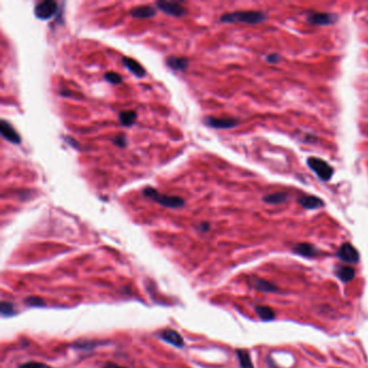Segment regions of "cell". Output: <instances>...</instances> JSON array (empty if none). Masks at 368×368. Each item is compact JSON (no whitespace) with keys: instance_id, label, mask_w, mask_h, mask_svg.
Listing matches in <instances>:
<instances>
[{"instance_id":"cell-1","label":"cell","mask_w":368,"mask_h":368,"mask_svg":"<svg viewBox=\"0 0 368 368\" xmlns=\"http://www.w3.org/2000/svg\"><path fill=\"white\" fill-rule=\"evenodd\" d=\"M267 20L266 13L261 11H234L226 13L220 16L222 23H243L254 25V24L263 23Z\"/></svg>"},{"instance_id":"cell-2","label":"cell","mask_w":368,"mask_h":368,"mask_svg":"<svg viewBox=\"0 0 368 368\" xmlns=\"http://www.w3.org/2000/svg\"><path fill=\"white\" fill-rule=\"evenodd\" d=\"M143 194L146 198H149L152 201L157 202L160 206L169 209H179L185 206V200L177 195H169L160 193L157 189L152 187H145L143 189Z\"/></svg>"},{"instance_id":"cell-3","label":"cell","mask_w":368,"mask_h":368,"mask_svg":"<svg viewBox=\"0 0 368 368\" xmlns=\"http://www.w3.org/2000/svg\"><path fill=\"white\" fill-rule=\"evenodd\" d=\"M307 165L313 173L323 182H330L334 175V169L324 161L323 159L316 157H309L307 159Z\"/></svg>"},{"instance_id":"cell-4","label":"cell","mask_w":368,"mask_h":368,"mask_svg":"<svg viewBox=\"0 0 368 368\" xmlns=\"http://www.w3.org/2000/svg\"><path fill=\"white\" fill-rule=\"evenodd\" d=\"M338 15L334 13H327V12H308L307 14V21L312 24V25L318 26H327L333 25V24L338 21Z\"/></svg>"},{"instance_id":"cell-5","label":"cell","mask_w":368,"mask_h":368,"mask_svg":"<svg viewBox=\"0 0 368 368\" xmlns=\"http://www.w3.org/2000/svg\"><path fill=\"white\" fill-rule=\"evenodd\" d=\"M57 9H59V4L53 0H46L36 5L34 12L39 20H50L56 14Z\"/></svg>"},{"instance_id":"cell-6","label":"cell","mask_w":368,"mask_h":368,"mask_svg":"<svg viewBox=\"0 0 368 368\" xmlns=\"http://www.w3.org/2000/svg\"><path fill=\"white\" fill-rule=\"evenodd\" d=\"M204 124L209 126L210 128L217 129V130H227V129H232L239 125V120L231 117H206L204 118Z\"/></svg>"},{"instance_id":"cell-7","label":"cell","mask_w":368,"mask_h":368,"mask_svg":"<svg viewBox=\"0 0 368 368\" xmlns=\"http://www.w3.org/2000/svg\"><path fill=\"white\" fill-rule=\"evenodd\" d=\"M336 255L341 261L347 264H357L359 261V253L351 243H343Z\"/></svg>"},{"instance_id":"cell-8","label":"cell","mask_w":368,"mask_h":368,"mask_svg":"<svg viewBox=\"0 0 368 368\" xmlns=\"http://www.w3.org/2000/svg\"><path fill=\"white\" fill-rule=\"evenodd\" d=\"M157 9L160 11L167 13L168 15L175 16V18H183L184 15L188 13L187 9L182 6L179 3H173V2H158L156 4Z\"/></svg>"},{"instance_id":"cell-9","label":"cell","mask_w":368,"mask_h":368,"mask_svg":"<svg viewBox=\"0 0 368 368\" xmlns=\"http://www.w3.org/2000/svg\"><path fill=\"white\" fill-rule=\"evenodd\" d=\"M0 133L6 141L12 144L19 145L22 142L21 135L16 132L15 129L7 120H2L0 122Z\"/></svg>"},{"instance_id":"cell-10","label":"cell","mask_w":368,"mask_h":368,"mask_svg":"<svg viewBox=\"0 0 368 368\" xmlns=\"http://www.w3.org/2000/svg\"><path fill=\"white\" fill-rule=\"evenodd\" d=\"M159 336L161 339H163L165 341H167L170 345L174 346L176 348H184L185 346V341L182 335H179L176 331L174 330H163L160 332Z\"/></svg>"},{"instance_id":"cell-11","label":"cell","mask_w":368,"mask_h":368,"mask_svg":"<svg viewBox=\"0 0 368 368\" xmlns=\"http://www.w3.org/2000/svg\"><path fill=\"white\" fill-rule=\"evenodd\" d=\"M293 252L295 253L296 255H299L302 257H308V258H312L320 254V251H318L314 245L307 243V242H302V243H298L296 245H294Z\"/></svg>"},{"instance_id":"cell-12","label":"cell","mask_w":368,"mask_h":368,"mask_svg":"<svg viewBox=\"0 0 368 368\" xmlns=\"http://www.w3.org/2000/svg\"><path fill=\"white\" fill-rule=\"evenodd\" d=\"M251 286L254 290L259 291V292H264V293H279L280 289L277 286L271 282L259 279L257 276H253L252 279L250 280Z\"/></svg>"},{"instance_id":"cell-13","label":"cell","mask_w":368,"mask_h":368,"mask_svg":"<svg viewBox=\"0 0 368 368\" xmlns=\"http://www.w3.org/2000/svg\"><path fill=\"white\" fill-rule=\"evenodd\" d=\"M122 63H124L125 66L137 78H144L146 76L145 68L134 59H131V57L125 56V57H122Z\"/></svg>"},{"instance_id":"cell-14","label":"cell","mask_w":368,"mask_h":368,"mask_svg":"<svg viewBox=\"0 0 368 368\" xmlns=\"http://www.w3.org/2000/svg\"><path fill=\"white\" fill-rule=\"evenodd\" d=\"M298 203L302 208L307 210H316L325 206V203L320 198L314 197V195H304V197H300L298 198Z\"/></svg>"},{"instance_id":"cell-15","label":"cell","mask_w":368,"mask_h":368,"mask_svg":"<svg viewBox=\"0 0 368 368\" xmlns=\"http://www.w3.org/2000/svg\"><path fill=\"white\" fill-rule=\"evenodd\" d=\"M167 65L171 69L175 71H182L186 70L188 66H189V61L186 57L171 55L167 59Z\"/></svg>"},{"instance_id":"cell-16","label":"cell","mask_w":368,"mask_h":368,"mask_svg":"<svg viewBox=\"0 0 368 368\" xmlns=\"http://www.w3.org/2000/svg\"><path fill=\"white\" fill-rule=\"evenodd\" d=\"M335 274L340 281L349 283L355 277V270L350 266H337L335 269Z\"/></svg>"},{"instance_id":"cell-17","label":"cell","mask_w":368,"mask_h":368,"mask_svg":"<svg viewBox=\"0 0 368 368\" xmlns=\"http://www.w3.org/2000/svg\"><path fill=\"white\" fill-rule=\"evenodd\" d=\"M131 15L135 19H150L156 15V9H153L150 6L137 7L131 11Z\"/></svg>"},{"instance_id":"cell-18","label":"cell","mask_w":368,"mask_h":368,"mask_svg":"<svg viewBox=\"0 0 368 368\" xmlns=\"http://www.w3.org/2000/svg\"><path fill=\"white\" fill-rule=\"evenodd\" d=\"M289 199V193L288 192H273V193H269L266 194L265 197L263 198V201L268 203V204H273V206H276V204H281L288 201Z\"/></svg>"},{"instance_id":"cell-19","label":"cell","mask_w":368,"mask_h":368,"mask_svg":"<svg viewBox=\"0 0 368 368\" xmlns=\"http://www.w3.org/2000/svg\"><path fill=\"white\" fill-rule=\"evenodd\" d=\"M118 118H119V122H120L121 126H124L126 128H129V127H132L135 124L136 118H137V114L133 110L121 111L119 113Z\"/></svg>"},{"instance_id":"cell-20","label":"cell","mask_w":368,"mask_h":368,"mask_svg":"<svg viewBox=\"0 0 368 368\" xmlns=\"http://www.w3.org/2000/svg\"><path fill=\"white\" fill-rule=\"evenodd\" d=\"M255 311L260 320L263 321H272L275 317L274 311L268 306H257L255 308Z\"/></svg>"},{"instance_id":"cell-21","label":"cell","mask_w":368,"mask_h":368,"mask_svg":"<svg viewBox=\"0 0 368 368\" xmlns=\"http://www.w3.org/2000/svg\"><path fill=\"white\" fill-rule=\"evenodd\" d=\"M236 356H238L239 364H240L241 368H254V365H253L249 351L244 350V349H240L236 351Z\"/></svg>"},{"instance_id":"cell-22","label":"cell","mask_w":368,"mask_h":368,"mask_svg":"<svg viewBox=\"0 0 368 368\" xmlns=\"http://www.w3.org/2000/svg\"><path fill=\"white\" fill-rule=\"evenodd\" d=\"M0 313L4 316H12L16 313L15 306L10 301H3L0 304Z\"/></svg>"},{"instance_id":"cell-23","label":"cell","mask_w":368,"mask_h":368,"mask_svg":"<svg viewBox=\"0 0 368 368\" xmlns=\"http://www.w3.org/2000/svg\"><path fill=\"white\" fill-rule=\"evenodd\" d=\"M104 79H105L106 81H107V83H109V84H111V85H114V86L120 85V84L122 83V78H121V76L119 75L118 72H114V71H108V72H106L105 75H104Z\"/></svg>"},{"instance_id":"cell-24","label":"cell","mask_w":368,"mask_h":368,"mask_svg":"<svg viewBox=\"0 0 368 368\" xmlns=\"http://www.w3.org/2000/svg\"><path fill=\"white\" fill-rule=\"evenodd\" d=\"M25 304H27L30 307H42L46 305V302L44 299L39 297H29L25 300Z\"/></svg>"},{"instance_id":"cell-25","label":"cell","mask_w":368,"mask_h":368,"mask_svg":"<svg viewBox=\"0 0 368 368\" xmlns=\"http://www.w3.org/2000/svg\"><path fill=\"white\" fill-rule=\"evenodd\" d=\"M112 143L120 147V148H125V147L128 146V140H127V136L124 135V134H120V135H117L116 137L113 138L112 140Z\"/></svg>"},{"instance_id":"cell-26","label":"cell","mask_w":368,"mask_h":368,"mask_svg":"<svg viewBox=\"0 0 368 368\" xmlns=\"http://www.w3.org/2000/svg\"><path fill=\"white\" fill-rule=\"evenodd\" d=\"M19 368H52V367L40 362H27L20 365Z\"/></svg>"},{"instance_id":"cell-27","label":"cell","mask_w":368,"mask_h":368,"mask_svg":"<svg viewBox=\"0 0 368 368\" xmlns=\"http://www.w3.org/2000/svg\"><path fill=\"white\" fill-rule=\"evenodd\" d=\"M266 61L271 64H276L281 61V56L277 53H270L266 56Z\"/></svg>"},{"instance_id":"cell-28","label":"cell","mask_w":368,"mask_h":368,"mask_svg":"<svg viewBox=\"0 0 368 368\" xmlns=\"http://www.w3.org/2000/svg\"><path fill=\"white\" fill-rule=\"evenodd\" d=\"M211 228V225L207 222H203V223H200L199 226H198V230L201 231V232H208L210 230Z\"/></svg>"},{"instance_id":"cell-29","label":"cell","mask_w":368,"mask_h":368,"mask_svg":"<svg viewBox=\"0 0 368 368\" xmlns=\"http://www.w3.org/2000/svg\"><path fill=\"white\" fill-rule=\"evenodd\" d=\"M65 142H66L67 144H69L70 146H72L73 148L79 149V144H78L77 142L73 141V140H72V137H68V136H66V137H65Z\"/></svg>"},{"instance_id":"cell-30","label":"cell","mask_w":368,"mask_h":368,"mask_svg":"<svg viewBox=\"0 0 368 368\" xmlns=\"http://www.w3.org/2000/svg\"><path fill=\"white\" fill-rule=\"evenodd\" d=\"M103 368H127V367H125V366H121V365H118V364L113 363V362H107V363H106V364L103 366Z\"/></svg>"},{"instance_id":"cell-31","label":"cell","mask_w":368,"mask_h":368,"mask_svg":"<svg viewBox=\"0 0 368 368\" xmlns=\"http://www.w3.org/2000/svg\"><path fill=\"white\" fill-rule=\"evenodd\" d=\"M60 93L62 96H69V94H70V92L66 91V90H63V91H61Z\"/></svg>"}]
</instances>
